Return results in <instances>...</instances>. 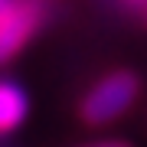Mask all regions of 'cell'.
I'll return each instance as SVG.
<instances>
[{"mask_svg": "<svg viewBox=\"0 0 147 147\" xmlns=\"http://www.w3.org/2000/svg\"><path fill=\"white\" fill-rule=\"evenodd\" d=\"M144 16H147V0H144Z\"/></svg>", "mask_w": 147, "mask_h": 147, "instance_id": "cell-5", "label": "cell"}, {"mask_svg": "<svg viewBox=\"0 0 147 147\" xmlns=\"http://www.w3.org/2000/svg\"><path fill=\"white\" fill-rule=\"evenodd\" d=\"M137 95H141V79H137L131 69H118V72L98 79L82 95L79 118H82V124H92V127L111 124V121L124 118L134 108Z\"/></svg>", "mask_w": 147, "mask_h": 147, "instance_id": "cell-1", "label": "cell"}, {"mask_svg": "<svg viewBox=\"0 0 147 147\" xmlns=\"http://www.w3.org/2000/svg\"><path fill=\"white\" fill-rule=\"evenodd\" d=\"M131 3H144V0H131Z\"/></svg>", "mask_w": 147, "mask_h": 147, "instance_id": "cell-6", "label": "cell"}, {"mask_svg": "<svg viewBox=\"0 0 147 147\" xmlns=\"http://www.w3.org/2000/svg\"><path fill=\"white\" fill-rule=\"evenodd\" d=\"M30 115V98L16 82L0 79V134H10L26 121Z\"/></svg>", "mask_w": 147, "mask_h": 147, "instance_id": "cell-3", "label": "cell"}, {"mask_svg": "<svg viewBox=\"0 0 147 147\" xmlns=\"http://www.w3.org/2000/svg\"><path fill=\"white\" fill-rule=\"evenodd\" d=\"M82 147H134V144L121 141V137H105V141H92V144H82Z\"/></svg>", "mask_w": 147, "mask_h": 147, "instance_id": "cell-4", "label": "cell"}, {"mask_svg": "<svg viewBox=\"0 0 147 147\" xmlns=\"http://www.w3.org/2000/svg\"><path fill=\"white\" fill-rule=\"evenodd\" d=\"M42 23V7L36 0H7L0 7V65L23 53Z\"/></svg>", "mask_w": 147, "mask_h": 147, "instance_id": "cell-2", "label": "cell"}]
</instances>
